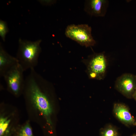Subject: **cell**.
<instances>
[{
  "label": "cell",
  "instance_id": "6da1fadb",
  "mask_svg": "<svg viewBox=\"0 0 136 136\" xmlns=\"http://www.w3.org/2000/svg\"><path fill=\"white\" fill-rule=\"evenodd\" d=\"M41 40L31 41L20 39L16 57L19 64L25 71L34 67L38 62L41 51Z\"/></svg>",
  "mask_w": 136,
  "mask_h": 136
},
{
  "label": "cell",
  "instance_id": "7a4b0ae2",
  "mask_svg": "<svg viewBox=\"0 0 136 136\" xmlns=\"http://www.w3.org/2000/svg\"><path fill=\"white\" fill-rule=\"evenodd\" d=\"M91 26L87 24L68 25L65 34L68 38L80 45L87 47L94 46L96 43L91 33Z\"/></svg>",
  "mask_w": 136,
  "mask_h": 136
},
{
  "label": "cell",
  "instance_id": "3957f363",
  "mask_svg": "<svg viewBox=\"0 0 136 136\" xmlns=\"http://www.w3.org/2000/svg\"><path fill=\"white\" fill-rule=\"evenodd\" d=\"M88 61L87 71L89 77L99 80L104 79L108 64L104 52L95 53L91 55Z\"/></svg>",
  "mask_w": 136,
  "mask_h": 136
},
{
  "label": "cell",
  "instance_id": "277c9868",
  "mask_svg": "<svg viewBox=\"0 0 136 136\" xmlns=\"http://www.w3.org/2000/svg\"><path fill=\"white\" fill-rule=\"evenodd\" d=\"M24 71L18 63L8 70L3 76L8 89L15 95L19 94L24 88Z\"/></svg>",
  "mask_w": 136,
  "mask_h": 136
},
{
  "label": "cell",
  "instance_id": "5b68a950",
  "mask_svg": "<svg viewBox=\"0 0 136 136\" xmlns=\"http://www.w3.org/2000/svg\"><path fill=\"white\" fill-rule=\"evenodd\" d=\"M115 89L126 98H132L136 89V76L129 73L124 74L118 77L115 84Z\"/></svg>",
  "mask_w": 136,
  "mask_h": 136
},
{
  "label": "cell",
  "instance_id": "8992f818",
  "mask_svg": "<svg viewBox=\"0 0 136 136\" xmlns=\"http://www.w3.org/2000/svg\"><path fill=\"white\" fill-rule=\"evenodd\" d=\"M113 113L118 121L126 127L136 126V119L131 114L129 107L124 104L116 103L114 104Z\"/></svg>",
  "mask_w": 136,
  "mask_h": 136
},
{
  "label": "cell",
  "instance_id": "52a82bcc",
  "mask_svg": "<svg viewBox=\"0 0 136 136\" xmlns=\"http://www.w3.org/2000/svg\"><path fill=\"white\" fill-rule=\"evenodd\" d=\"M107 0H87L84 4V11L90 16L102 17L105 15L109 5Z\"/></svg>",
  "mask_w": 136,
  "mask_h": 136
},
{
  "label": "cell",
  "instance_id": "ba28073f",
  "mask_svg": "<svg viewBox=\"0 0 136 136\" xmlns=\"http://www.w3.org/2000/svg\"><path fill=\"white\" fill-rule=\"evenodd\" d=\"M16 57L10 55L4 49L1 44L0 46V76L4 74L14 65L18 63Z\"/></svg>",
  "mask_w": 136,
  "mask_h": 136
},
{
  "label": "cell",
  "instance_id": "9c48e42d",
  "mask_svg": "<svg viewBox=\"0 0 136 136\" xmlns=\"http://www.w3.org/2000/svg\"><path fill=\"white\" fill-rule=\"evenodd\" d=\"M99 134L100 136H120L117 127L111 123L108 124L101 128Z\"/></svg>",
  "mask_w": 136,
  "mask_h": 136
},
{
  "label": "cell",
  "instance_id": "30bf717a",
  "mask_svg": "<svg viewBox=\"0 0 136 136\" xmlns=\"http://www.w3.org/2000/svg\"><path fill=\"white\" fill-rule=\"evenodd\" d=\"M10 121V120L6 117H2L0 118V136H3L8 131Z\"/></svg>",
  "mask_w": 136,
  "mask_h": 136
},
{
  "label": "cell",
  "instance_id": "8fae6325",
  "mask_svg": "<svg viewBox=\"0 0 136 136\" xmlns=\"http://www.w3.org/2000/svg\"><path fill=\"white\" fill-rule=\"evenodd\" d=\"M18 136H33L32 129L28 123H27L20 130Z\"/></svg>",
  "mask_w": 136,
  "mask_h": 136
},
{
  "label": "cell",
  "instance_id": "7c38bea8",
  "mask_svg": "<svg viewBox=\"0 0 136 136\" xmlns=\"http://www.w3.org/2000/svg\"><path fill=\"white\" fill-rule=\"evenodd\" d=\"M9 31L6 22L1 20H0V36L4 41H5L6 36Z\"/></svg>",
  "mask_w": 136,
  "mask_h": 136
},
{
  "label": "cell",
  "instance_id": "4fadbf2b",
  "mask_svg": "<svg viewBox=\"0 0 136 136\" xmlns=\"http://www.w3.org/2000/svg\"><path fill=\"white\" fill-rule=\"evenodd\" d=\"M56 1L54 0H43L40 1L42 4L45 5H52L55 3Z\"/></svg>",
  "mask_w": 136,
  "mask_h": 136
},
{
  "label": "cell",
  "instance_id": "5bb4252c",
  "mask_svg": "<svg viewBox=\"0 0 136 136\" xmlns=\"http://www.w3.org/2000/svg\"><path fill=\"white\" fill-rule=\"evenodd\" d=\"M132 98L133 99L136 101V89L133 94L132 96Z\"/></svg>",
  "mask_w": 136,
  "mask_h": 136
},
{
  "label": "cell",
  "instance_id": "9a60e30c",
  "mask_svg": "<svg viewBox=\"0 0 136 136\" xmlns=\"http://www.w3.org/2000/svg\"><path fill=\"white\" fill-rule=\"evenodd\" d=\"M130 136H136V133L133 134Z\"/></svg>",
  "mask_w": 136,
  "mask_h": 136
},
{
  "label": "cell",
  "instance_id": "2e32d148",
  "mask_svg": "<svg viewBox=\"0 0 136 136\" xmlns=\"http://www.w3.org/2000/svg\"><path fill=\"white\" fill-rule=\"evenodd\" d=\"M135 76H136V75H135Z\"/></svg>",
  "mask_w": 136,
  "mask_h": 136
},
{
  "label": "cell",
  "instance_id": "e0dca14e",
  "mask_svg": "<svg viewBox=\"0 0 136 136\" xmlns=\"http://www.w3.org/2000/svg\"></svg>",
  "mask_w": 136,
  "mask_h": 136
}]
</instances>
